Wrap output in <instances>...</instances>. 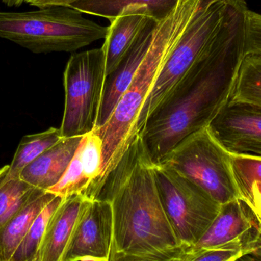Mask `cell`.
Listing matches in <instances>:
<instances>
[{
    "label": "cell",
    "mask_w": 261,
    "mask_h": 261,
    "mask_svg": "<svg viewBox=\"0 0 261 261\" xmlns=\"http://www.w3.org/2000/svg\"><path fill=\"white\" fill-rule=\"evenodd\" d=\"M234 261H261L260 259L257 258L255 256L253 255L251 253H245L243 255L239 257Z\"/></svg>",
    "instance_id": "83f0119b"
},
{
    "label": "cell",
    "mask_w": 261,
    "mask_h": 261,
    "mask_svg": "<svg viewBox=\"0 0 261 261\" xmlns=\"http://www.w3.org/2000/svg\"><path fill=\"white\" fill-rule=\"evenodd\" d=\"M62 138L61 130L57 128L23 137L9 165L7 177L19 178L20 173L27 166Z\"/></svg>",
    "instance_id": "d6986e66"
},
{
    "label": "cell",
    "mask_w": 261,
    "mask_h": 261,
    "mask_svg": "<svg viewBox=\"0 0 261 261\" xmlns=\"http://www.w3.org/2000/svg\"><path fill=\"white\" fill-rule=\"evenodd\" d=\"M248 15L218 37L146 121L139 135L154 164L206 128L229 100L245 56Z\"/></svg>",
    "instance_id": "6da1fadb"
},
{
    "label": "cell",
    "mask_w": 261,
    "mask_h": 261,
    "mask_svg": "<svg viewBox=\"0 0 261 261\" xmlns=\"http://www.w3.org/2000/svg\"><path fill=\"white\" fill-rule=\"evenodd\" d=\"M152 18L125 15L110 21L102 48L107 60V76L116 68Z\"/></svg>",
    "instance_id": "e0dca14e"
},
{
    "label": "cell",
    "mask_w": 261,
    "mask_h": 261,
    "mask_svg": "<svg viewBox=\"0 0 261 261\" xmlns=\"http://www.w3.org/2000/svg\"><path fill=\"white\" fill-rule=\"evenodd\" d=\"M158 164L194 182L219 205L239 199L231 154L213 138L208 126L182 139Z\"/></svg>",
    "instance_id": "8992f818"
},
{
    "label": "cell",
    "mask_w": 261,
    "mask_h": 261,
    "mask_svg": "<svg viewBox=\"0 0 261 261\" xmlns=\"http://www.w3.org/2000/svg\"><path fill=\"white\" fill-rule=\"evenodd\" d=\"M82 138H61L27 166L20 173V179L35 188L48 191L65 173Z\"/></svg>",
    "instance_id": "4fadbf2b"
},
{
    "label": "cell",
    "mask_w": 261,
    "mask_h": 261,
    "mask_svg": "<svg viewBox=\"0 0 261 261\" xmlns=\"http://www.w3.org/2000/svg\"><path fill=\"white\" fill-rule=\"evenodd\" d=\"M80 0H24V3L37 8L49 6H70Z\"/></svg>",
    "instance_id": "484cf974"
},
{
    "label": "cell",
    "mask_w": 261,
    "mask_h": 261,
    "mask_svg": "<svg viewBox=\"0 0 261 261\" xmlns=\"http://www.w3.org/2000/svg\"><path fill=\"white\" fill-rule=\"evenodd\" d=\"M260 221L240 199L221 205L214 221L187 254L208 249L244 250L260 232Z\"/></svg>",
    "instance_id": "8fae6325"
},
{
    "label": "cell",
    "mask_w": 261,
    "mask_h": 261,
    "mask_svg": "<svg viewBox=\"0 0 261 261\" xmlns=\"http://www.w3.org/2000/svg\"><path fill=\"white\" fill-rule=\"evenodd\" d=\"M245 251L246 253H251L261 260V226L260 232L257 239L247 245L246 248H245Z\"/></svg>",
    "instance_id": "4316f807"
},
{
    "label": "cell",
    "mask_w": 261,
    "mask_h": 261,
    "mask_svg": "<svg viewBox=\"0 0 261 261\" xmlns=\"http://www.w3.org/2000/svg\"><path fill=\"white\" fill-rule=\"evenodd\" d=\"M245 50V55L248 54L261 55V14L251 10L248 12Z\"/></svg>",
    "instance_id": "cb8c5ba5"
},
{
    "label": "cell",
    "mask_w": 261,
    "mask_h": 261,
    "mask_svg": "<svg viewBox=\"0 0 261 261\" xmlns=\"http://www.w3.org/2000/svg\"><path fill=\"white\" fill-rule=\"evenodd\" d=\"M150 159L138 134L96 199L108 200L113 231L109 261H184L179 245L160 200Z\"/></svg>",
    "instance_id": "7a4b0ae2"
},
{
    "label": "cell",
    "mask_w": 261,
    "mask_h": 261,
    "mask_svg": "<svg viewBox=\"0 0 261 261\" xmlns=\"http://www.w3.org/2000/svg\"><path fill=\"white\" fill-rule=\"evenodd\" d=\"M245 253L244 250H203L186 256L184 261H234Z\"/></svg>",
    "instance_id": "d4e9b609"
},
{
    "label": "cell",
    "mask_w": 261,
    "mask_h": 261,
    "mask_svg": "<svg viewBox=\"0 0 261 261\" xmlns=\"http://www.w3.org/2000/svg\"><path fill=\"white\" fill-rule=\"evenodd\" d=\"M231 168L239 199L261 222V158L231 155Z\"/></svg>",
    "instance_id": "ac0fdd59"
},
{
    "label": "cell",
    "mask_w": 261,
    "mask_h": 261,
    "mask_svg": "<svg viewBox=\"0 0 261 261\" xmlns=\"http://www.w3.org/2000/svg\"><path fill=\"white\" fill-rule=\"evenodd\" d=\"M86 177L90 182V187L85 198L91 199L93 190L100 178L103 165V144L102 138L95 130L83 136L78 146Z\"/></svg>",
    "instance_id": "603a6c76"
},
{
    "label": "cell",
    "mask_w": 261,
    "mask_h": 261,
    "mask_svg": "<svg viewBox=\"0 0 261 261\" xmlns=\"http://www.w3.org/2000/svg\"><path fill=\"white\" fill-rule=\"evenodd\" d=\"M202 0H184L165 21L158 24L151 46L116 105L108 122L95 132L103 144V165L92 198L97 197L107 176L117 167L138 135V124L153 86L172 47L185 30Z\"/></svg>",
    "instance_id": "3957f363"
},
{
    "label": "cell",
    "mask_w": 261,
    "mask_h": 261,
    "mask_svg": "<svg viewBox=\"0 0 261 261\" xmlns=\"http://www.w3.org/2000/svg\"><path fill=\"white\" fill-rule=\"evenodd\" d=\"M160 200L179 245H196L219 213L221 205L194 182L160 164L153 165Z\"/></svg>",
    "instance_id": "ba28073f"
},
{
    "label": "cell",
    "mask_w": 261,
    "mask_h": 261,
    "mask_svg": "<svg viewBox=\"0 0 261 261\" xmlns=\"http://www.w3.org/2000/svg\"><path fill=\"white\" fill-rule=\"evenodd\" d=\"M184 0H80L70 7L81 13L110 21L125 15H143L160 23L168 18Z\"/></svg>",
    "instance_id": "9a60e30c"
},
{
    "label": "cell",
    "mask_w": 261,
    "mask_h": 261,
    "mask_svg": "<svg viewBox=\"0 0 261 261\" xmlns=\"http://www.w3.org/2000/svg\"><path fill=\"white\" fill-rule=\"evenodd\" d=\"M86 199L82 195L64 198L47 223L34 261H62Z\"/></svg>",
    "instance_id": "5bb4252c"
},
{
    "label": "cell",
    "mask_w": 261,
    "mask_h": 261,
    "mask_svg": "<svg viewBox=\"0 0 261 261\" xmlns=\"http://www.w3.org/2000/svg\"><path fill=\"white\" fill-rule=\"evenodd\" d=\"M106 77L102 47L70 56L64 73L65 104L60 128L63 138L84 136L96 130Z\"/></svg>",
    "instance_id": "52a82bcc"
},
{
    "label": "cell",
    "mask_w": 261,
    "mask_h": 261,
    "mask_svg": "<svg viewBox=\"0 0 261 261\" xmlns=\"http://www.w3.org/2000/svg\"><path fill=\"white\" fill-rule=\"evenodd\" d=\"M208 129L230 154L261 158V106L230 99Z\"/></svg>",
    "instance_id": "30bf717a"
},
{
    "label": "cell",
    "mask_w": 261,
    "mask_h": 261,
    "mask_svg": "<svg viewBox=\"0 0 261 261\" xmlns=\"http://www.w3.org/2000/svg\"><path fill=\"white\" fill-rule=\"evenodd\" d=\"M3 3L9 7H18L24 3V0H3Z\"/></svg>",
    "instance_id": "f1b7e54d"
},
{
    "label": "cell",
    "mask_w": 261,
    "mask_h": 261,
    "mask_svg": "<svg viewBox=\"0 0 261 261\" xmlns=\"http://www.w3.org/2000/svg\"><path fill=\"white\" fill-rule=\"evenodd\" d=\"M158 24L154 20L150 19L119 65L106 77L103 97L96 130L108 122L116 105L128 89L151 46Z\"/></svg>",
    "instance_id": "7c38bea8"
},
{
    "label": "cell",
    "mask_w": 261,
    "mask_h": 261,
    "mask_svg": "<svg viewBox=\"0 0 261 261\" xmlns=\"http://www.w3.org/2000/svg\"><path fill=\"white\" fill-rule=\"evenodd\" d=\"M111 203L86 199L62 261H109L113 241Z\"/></svg>",
    "instance_id": "9c48e42d"
},
{
    "label": "cell",
    "mask_w": 261,
    "mask_h": 261,
    "mask_svg": "<svg viewBox=\"0 0 261 261\" xmlns=\"http://www.w3.org/2000/svg\"><path fill=\"white\" fill-rule=\"evenodd\" d=\"M28 12H0V38L35 54L73 52L105 39L108 27L69 6Z\"/></svg>",
    "instance_id": "5b68a950"
},
{
    "label": "cell",
    "mask_w": 261,
    "mask_h": 261,
    "mask_svg": "<svg viewBox=\"0 0 261 261\" xmlns=\"http://www.w3.org/2000/svg\"><path fill=\"white\" fill-rule=\"evenodd\" d=\"M64 198L56 196L32 222L10 261H34L45 231L46 227L55 210Z\"/></svg>",
    "instance_id": "7402d4cb"
},
{
    "label": "cell",
    "mask_w": 261,
    "mask_h": 261,
    "mask_svg": "<svg viewBox=\"0 0 261 261\" xmlns=\"http://www.w3.org/2000/svg\"><path fill=\"white\" fill-rule=\"evenodd\" d=\"M9 165L0 168V228L33 196L37 188L19 178L7 177Z\"/></svg>",
    "instance_id": "ffe728a7"
},
{
    "label": "cell",
    "mask_w": 261,
    "mask_h": 261,
    "mask_svg": "<svg viewBox=\"0 0 261 261\" xmlns=\"http://www.w3.org/2000/svg\"><path fill=\"white\" fill-rule=\"evenodd\" d=\"M230 99L261 106V55H245Z\"/></svg>",
    "instance_id": "44dd1931"
},
{
    "label": "cell",
    "mask_w": 261,
    "mask_h": 261,
    "mask_svg": "<svg viewBox=\"0 0 261 261\" xmlns=\"http://www.w3.org/2000/svg\"><path fill=\"white\" fill-rule=\"evenodd\" d=\"M56 195L37 189L27 203L0 228V261H10L37 216Z\"/></svg>",
    "instance_id": "2e32d148"
},
{
    "label": "cell",
    "mask_w": 261,
    "mask_h": 261,
    "mask_svg": "<svg viewBox=\"0 0 261 261\" xmlns=\"http://www.w3.org/2000/svg\"><path fill=\"white\" fill-rule=\"evenodd\" d=\"M245 0H202L167 56L143 107L138 134L149 116L165 101L195 63L233 23L248 14Z\"/></svg>",
    "instance_id": "277c9868"
}]
</instances>
